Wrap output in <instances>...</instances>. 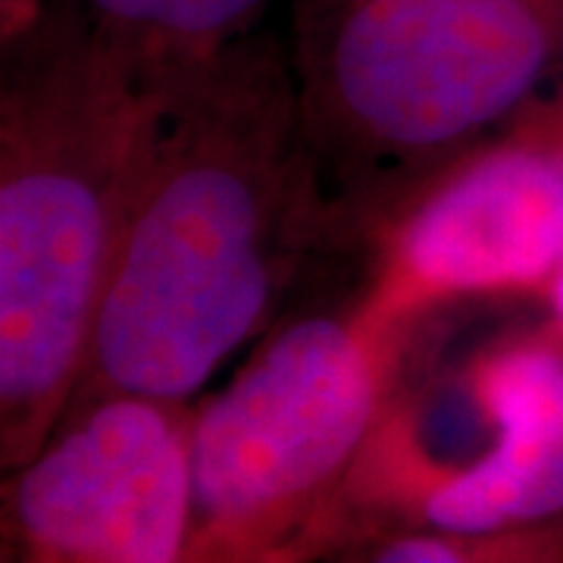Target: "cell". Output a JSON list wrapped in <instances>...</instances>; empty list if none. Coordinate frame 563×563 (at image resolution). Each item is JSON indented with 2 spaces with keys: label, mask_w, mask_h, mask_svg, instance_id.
I'll return each instance as SVG.
<instances>
[{
  "label": "cell",
  "mask_w": 563,
  "mask_h": 563,
  "mask_svg": "<svg viewBox=\"0 0 563 563\" xmlns=\"http://www.w3.org/2000/svg\"><path fill=\"white\" fill-rule=\"evenodd\" d=\"M342 239L354 232L322 176L295 60L251 32L166 95L76 401L195 404Z\"/></svg>",
  "instance_id": "1"
},
{
  "label": "cell",
  "mask_w": 563,
  "mask_h": 563,
  "mask_svg": "<svg viewBox=\"0 0 563 563\" xmlns=\"http://www.w3.org/2000/svg\"><path fill=\"white\" fill-rule=\"evenodd\" d=\"M169 88L132 79L81 0H51L3 47L0 466L29 461L76 401L103 288Z\"/></svg>",
  "instance_id": "2"
},
{
  "label": "cell",
  "mask_w": 563,
  "mask_h": 563,
  "mask_svg": "<svg viewBox=\"0 0 563 563\" xmlns=\"http://www.w3.org/2000/svg\"><path fill=\"white\" fill-rule=\"evenodd\" d=\"M291 60L329 195L361 235L563 79V0H298Z\"/></svg>",
  "instance_id": "3"
},
{
  "label": "cell",
  "mask_w": 563,
  "mask_h": 563,
  "mask_svg": "<svg viewBox=\"0 0 563 563\" xmlns=\"http://www.w3.org/2000/svg\"><path fill=\"white\" fill-rule=\"evenodd\" d=\"M413 329L361 291L279 320L191 407L185 563H307L391 404Z\"/></svg>",
  "instance_id": "4"
},
{
  "label": "cell",
  "mask_w": 563,
  "mask_h": 563,
  "mask_svg": "<svg viewBox=\"0 0 563 563\" xmlns=\"http://www.w3.org/2000/svg\"><path fill=\"white\" fill-rule=\"evenodd\" d=\"M363 303L413 329L479 298H542L563 251V147L504 129L429 173L366 225Z\"/></svg>",
  "instance_id": "5"
},
{
  "label": "cell",
  "mask_w": 563,
  "mask_h": 563,
  "mask_svg": "<svg viewBox=\"0 0 563 563\" xmlns=\"http://www.w3.org/2000/svg\"><path fill=\"white\" fill-rule=\"evenodd\" d=\"M195 404L98 395L3 473V563H185Z\"/></svg>",
  "instance_id": "6"
},
{
  "label": "cell",
  "mask_w": 563,
  "mask_h": 563,
  "mask_svg": "<svg viewBox=\"0 0 563 563\" xmlns=\"http://www.w3.org/2000/svg\"><path fill=\"white\" fill-rule=\"evenodd\" d=\"M269 0H81L101 47L151 88L176 81L254 32Z\"/></svg>",
  "instance_id": "7"
},
{
  "label": "cell",
  "mask_w": 563,
  "mask_h": 563,
  "mask_svg": "<svg viewBox=\"0 0 563 563\" xmlns=\"http://www.w3.org/2000/svg\"><path fill=\"white\" fill-rule=\"evenodd\" d=\"M313 563H563V514L495 532L379 529L342 542Z\"/></svg>",
  "instance_id": "8"
},
{
  "label": "cell",
  "mask_w": 563,
  "mask_h": 563,
  "mask_svg": "<svg viewBox=\"0 0 563 563\" xmlns=\"http://www.w3.org/2000/svg\"><path fill=\"white\" fill-rule=\"evenodd\" d=\"M507 129L563 147V79L554 88H548L532 107H526L523 113L510 122Z\"/></svg>",
  "instance_id": "9"
},
{
  "label": "cell",
  "mask_w": 563,
  "mask_h": 563,
  "mask_svg": "<svg viewBox=\"0 0 563 563\" xmlns=\"http://www.w3.org/2000/svg\"><path fill=\"white\" fill-rule=\"evenodd\" d=\"M51 0H0V47L22 38L44 16Z\"/></svg>",
  "instance_id": "10"
},
{
  "label": "cell",
  "mask_w": 563,
  "mask_h": 563,
  "mask_svg": "<svg viewBox=\"0 0 563 563\" xmlns=\"http://www.w3.org/2000/svg\"><path fill=\"white\" fill-rule=\"evenodd\" d=\"M542 301L544 313H548V322L563 335V251L561 261H558V269H554V276H551L548 288H544Z\"/></svg>",
  "instance_id": "11"
}]
</instances>
